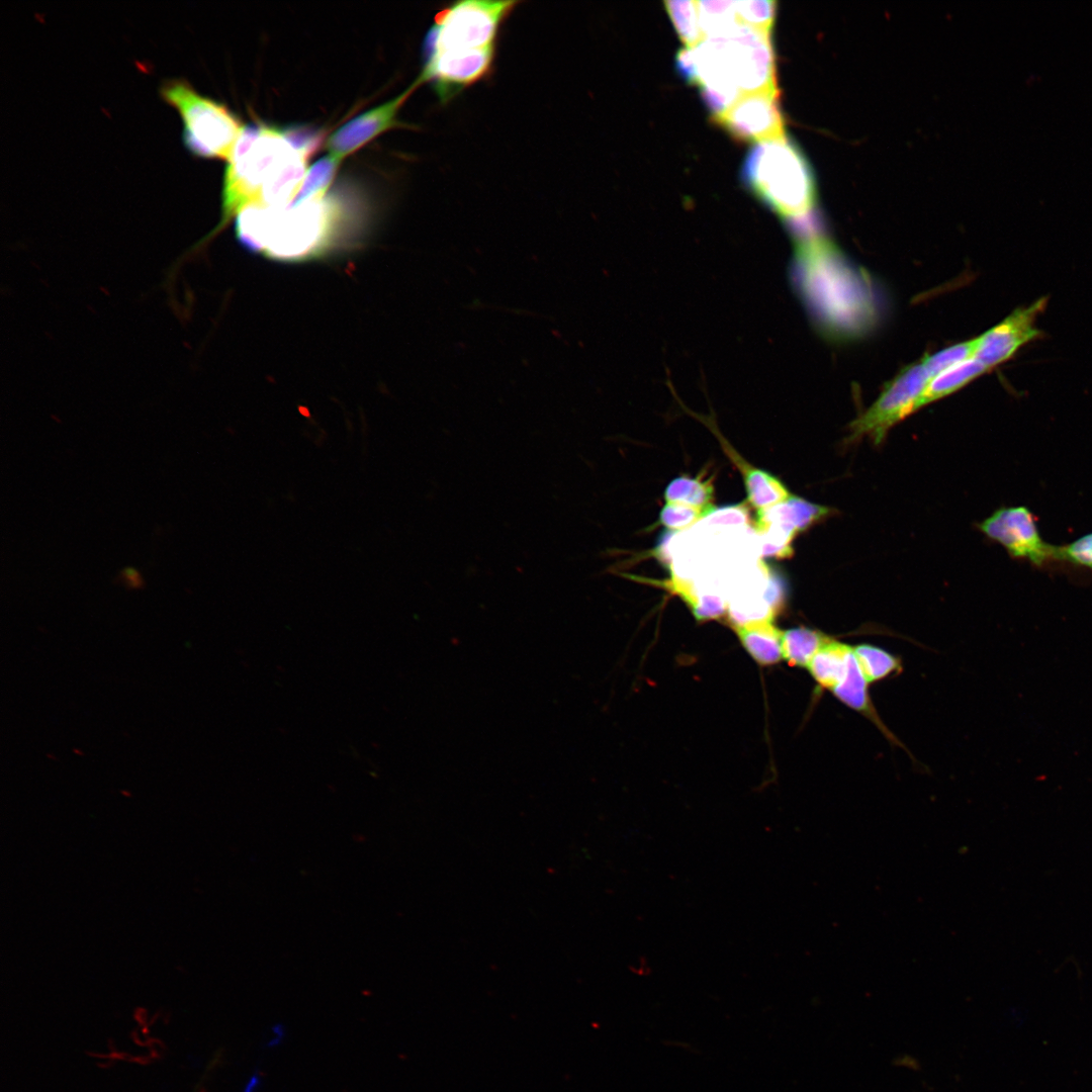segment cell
Instances as JSON below:
<instances>
[{
    "label": "cell",
    "instance_id": "obj_1",
    "mask_svg": "<svg viewBox=\"0 0 1092 1092\" xmlns=\"http://www.w3.org/2000/svg\"><path fill=\"white\" fill-rule=\"evenodd\" d=\"M358 207L347 193L286 207L253 204L236 215L237 240L247 250L281 262L321 259L357 229Z\"/></svg>",
    "mask_w": 1092,
    "mask_h": 1092
},
{
    "label": "cell",
    "instance_id": "obj_2",
    "mask_svg": "<svg viewBox=\"0 0 1092 1092\" xmlns=\"http://www.w3.org/2000/svg\"><path fill=\"white\" fill-rule=\"evenodd\" d=\"M309 158L296 146L287 128L263 122L245 125L228 160L221 219L212 234L249 205L277 208L291 205L303 182Z\"/></svg>",
    "mask_w": 1092,
    "mask_h": 1092
},
{
    "label": "cell",
    "instance_id": "obj_3",
    "mask_svg": "<svg viewBox=\"0 0 1092 1092\" xmlns=\"http://www.w3.org/2000/svg\"><path fill=\"white\" fill-rule=\"evenodd\" d=\"M693 50L700 87L736 100L743 94L778 93L769 31L737 22L724 33L704 37Z\"/></svg>",
    "mask_w": 1092,
    "mask_h": 1092
},
{
    "label": "cell",
    "instance_id": "obj_4",
    "mask_svg": "<svg viewBox=\"0 0 1092 1092\" xmlns=\"http://www.w3.org/2000/svg\"><path fill=\"white\" fill-rule=\"evenodd\" d=\"M740 174L743 184L788 222L811 214L814 177L801 150L786 135L751 147Z\"/></svg>",
    "mask_w": 1092,
    "mask_h": 1092
},
{
    "label": "cell",
    "instance_id": "obj_5",
    "mask_svg": "<svg viewBox=\"0 0 1092 1092\" xmlns=\"http://www.w3.org/2000/svg\"><path fill=\"white\" fill-rule=\"evenodd\" d=\"M160 92L180 113L183 142L191 154L206 159H230L244 127L235 113L203 96L183 79L165 81Z\"/></svg>",
    "mask_w": 1092,
    "mask_h": 1092
},
{
    "label": "cell",
    "instance_id": "obj_6",
    "mask_svg": "<svg viewBox=\"0 0 1092 1092\" xmlns=\"http://www.w3.org/2000/svg\"><path fill=\"white\" fill-rule=\"evenodd\" d=\"M517 1L464 0L441 9L427 32L423 53L496 47L503 23Z\"/></svg>",
    "mask_w": 1092,
    "mask_h": 1092
},
{
    "label": "cell",
    "instance_id": "obj_7",
    "mask_svg": "<svg viewBox=\"0 0 1092 1092\" xmlns=\"http://www.w3.org/2000/svg\"><path fill=\"white\" fill-rule=\"evenodd\" d=\"M929 379L921 362L902 369L874 403L850 423L848 442L868 437L875 445L881 444L895 424L916 412Z\"/></svg>",
    "mask_w": 1092,
    "mask_h": 1092
},
{
    "label": "cell",
    "instance_id": "obj_8",
    "mask_svg": "<svg viewBox=\"0 0 1092 1092\" xmlns=\"http://www.w3.org/2000/svg\"><path fill=\"white\" fill-rule=\"evenodd\" d=\"M495 52L496 47L423 53V68L417 79L431 83L440 101L446 103L492 73Z\"/></svg>",
    "mask_w": 1092,
    "mask_h": 1092
},
{
    "label": "cell",
    "instance_id": "obj_9",
    "mask_svg": "<svg viewBox=\"0 0 1092 1092\" xmlns=\"http://www.w3.org/2000/svg\"><path fill=\"white\" fill-rule=\"evenodd\" d=\"M979 529L1003 546L1011 558L1035 568L1052 567L1054 545L1042 539L1037 519L1027 507H1002L980 523Z\"/></svg>",
    "mask_w": 1092,
    "mask_h": 1092
},
{
    "label": "cell",
    "instance_id": "obj_10",
    "mask_svg": "<svg viewBox=\"0 0 1092 1092\" xmlns=\"http://www.w3.org/2000/svg\"><path fill=\"white\" fill-rule=\"evenodd\" d=\"M713 121L742 142L759 143L786 135L778 93L743 94Z\"/></svg>",
    "mask_w": 1092,
    "mask_h": 1092
},
{
    "label": "cell",
    "instance_id": "obj_11",
    "mask_svg": "<svg viewBox=\"0 0 1092 1092\" xmlns=\"http://www.w3.org/2000/svg\"><path fill=\"white\" fill-rule=\"evenodd\" d=\"M1046 304L1048 298L1041 297L1026 307L1015 309L977 338L974 357L989 370L1011 359L1022 346L1042 336L1035 321Z\"/></svg>",
    "mask_w": 1092,
    "mask_h": 1092
},
{
    "label": "cell",
    "instance_id": "obj_12",
    "mask_svg": "<svg viewBox=\"0 0 1092 1092\" xmlns=\"http://www.w3.org/2000/svg\"><path fill=\"white\" fill-rule=\"evenodd\" d=\"M828 512L826 507L792 494L783 503L758 512L755 526L760 534L766 535L764 554L790 557L795 535L815 524Z\"/></svg>",
    "mask_w": 1092,
    "mask_h": 1092
},
{
    "label": "cell",
    "instance_id": "obj_13",
    "mask_svg": "<svg viewBox=\"0 0 1092 1092\" xmlns=\"http://www.w3.org/2000/svg\"><path fill=\"white\" fill-rule=\"evenodd\" d=\"M422 84L418 79L394 98L371 108L339 127L327 141L329 154L343 159L389 128L400 125L398 111L413 91Z\"/></svg>",
    "mask_w": 1092,
    "mask_h": 1092
},
{
    "label": "cell",
    "instance_id": "obj_14",
    "mask_svg": "<svg viewBox=\"0 0 1092 1092\" xmlns=\"http://www.w3.org/2000/svg\"><path fill=\"white\" fill-rule=\"evenodd\" d=\"M728 457L743 476L747 500L757 512L779 505L791 496L785 484L769 472L744 460L730 445L722 443Z\"/></svg>",
    "mask_w": 1092,
    "mask_h": 1092
},
{
    "label": "cell",
    "instance_id": "obj_15",
    "mask_svg": "<svg viewBox=\"0 0 1092 1092\" xmlns=\"http://www.w3.org/2000/svg\"><path fill=\"white\" fill-rule=\"evenodd\" d=\"M733 630L747 653L761 665H771L783 659L782 630L772 618L733 624Z\"/></svg>",
    "mask_w": 1092,
    "mask_h": 1092
},
{
    "label": "cell",
    "instance_id": "obj_16",
    "mask_svg": "<svg viewBox=\"0 0 1092 1092\" xmlns=\"http://www.w3.org/2000/svg\"><path fill=\"white\" fill-rule=\"evenodd\" d=\"M987 371L990 370L975 357L948 367L929 379L916 411L951 394Z\"/></svg>",
    "mask_w": 1092,
    "mask_h": 1092
},
{
    "label": "cell",
    "instance_id": "obj_17",
    "mask_svg": "<svg viewBox=\"0 0 1092 1092\" xmlns=\"http://www.w3.org/2000/svg\"><path fill=\"white\" fill-rule=\"evenodd\" d=\"M852 647L838 641H827L807 665L819 687L832 691L842 679Z\"/></svg>",
    "mask_w": 1092,
    "mask_h": 1092
},
{
    "label": "cell",
    "instance_id": "obj_18",
    "mask_svg": "<svg viewBox=\"0 0 1092 1092\" xmlns=\"http://www.w3.org/2000/svg\"><path fill=\"white\" fill-rule=\"evenodd\" d=\"M868 684L869 681L859 668L852 649L845 673L831 692L844 705L857 712L864 713L871 719L878 720L869 698Z\"/></svg>",
    "mask_w": 1092,
    "mask_h": 1092
},
{
    "label": "cell",
    "instance_id": "obj_19",
    "mask_svg": "<svg viewBox=\"0 0 1092 1092\" xmlns=\"http://www.w3.org/2000/svg\"><path fill=\"white\" fill-rule=\"evenodd\" d=\"M830 639L823 633L806 627L782 631L783 659L791 665L807 667L818 650Z\"/></svg>",
    "mask_w": 1092,
    "mask_h": 1092
},
{
    "label": "cell",
    "instance_id": "obj_20",
    "mask_svg": "<svg viewBox=\"0 0 1092 1092\" xmlns=\"http://www.w3.org/2000/svg\"><path fill=\"white\" fill-rule=\"evenodd\" d=\"M713 485L712 478L679 476L671 480L665 488L664 499L666 503L684 504L703 510L707 514L712 512Z\"/></svg>",
    "mask_w": 1092,
    "mask_h": 1092
},
{
    "label": "cell",
    "instance_id": "obj_21",
    "mask_svg": "<svg viewBox=\"0 0 1092 1092\" xmlns=\"http://www.w3.org/2000/svg\"><path fill=\"white\" fill-rule=\"evenodd\" d=\"M341 160L328 154L306 171L300 189L291 205L322 199L334 180Z\"/></svg>",
    "mask_w": 1092,
    "mask_h": 1092
},
{
    "label": "cell",
    "instance_id": "obj_22",
    "mask_svg": "<svg viewBox=\"0 0 1092 1092\" xmlns=\"http://www.w3.org/2000/svg\"><path fill=\"white\" fill-rule=\"evenodd\" d=\"M699 23L704 37L724 33L738 21L735 1H697Z\"/></svg>",
    "mask_w": 1092,
    "mask_h": 1092
},
{
    "label": "cell",
    "instance_id": "obj_23",
    "mask_svg": "<svg viewBox=\"0 0 1092 1092\" xmlns=\"http://www.w3.org/2000/svg\"><path fill=\"white\" fill-rule=\"evenodd\" d=\"M667 11L676 32L687 48H695L704 38L699 23V11L697 1L676 0L664 1Z\"/></svg>",
    "mask_w": 1092,
    "mask_h": 1092
},
{
    "label": "cell",
    "instance_id": "obj_24",
    "mask_svg": "<svg viewBox=\"0 0 1092 1092\" xmlns=\"http://www.w3.org/2000/svg\"><path fill=\"white\" fill-rule=\"evenodd\" d=\"M852 649L859 668L869 682L883 679L900 667L899 659L880 647L860 644Z\"/></svg>",
    "mask_w": 1092,
    "mask_h": 1092
},
{
    "label": "cell",
    "instance_id": "obj_25",
    "mask_svg": "<svg viewBox=\"0 0 1092 1092\" xmlns=\"http://www.w3.org/2000/svg\"><path fill=\"white\" fill-rule=\"evenodd\" d=\"M1054 566H1069L1092 572V532L1069 544L1054 545L1052 567Z\"/></svg>",
    "mask_w": 1092,
    "mask_h": 1092
},
{
    "label": "cell",
    "instance_id": "obj_26",
    "mask_svg": "<svg viewBox=\"0 0 1092 1092\" xmlns=\"http://www.w3.org/2000/svg\"><path fill=\"white\" fill-rule=\"evenodd\" d=\"M976 346L977 338L941 349L923 357L920 362L932 378L948 367L974 357Z\"/></svg>",
    "mask_w": 1092,
    "mask_h": 1092
},
{
    "label": "cell",
    "instance_id": "obj_27",
    "mask_svg": "<svg viewBox=\"0 0 1092 1092\" xmlns=\"http://www.w3.org/2000/svg\"><path fill=\"white\" fill-rule=\"evenodd\" d=\"M739 22L765 31H770L775 20L776 2L771 0L735 1Z\"/></svg>",
    "mask_w": 1092,
    "mask_h": 1092
},
{
    "label": "cell",
    "instance_id": "obj_28",
    "mask_svg": "<svg viewBox=\"0 0 1092 1092\" xmlns=\"http://www.w3.org/2000/svg\"><path fill=\"white\" fill-rule=\"evenodd\" d=\"M708 515L701 509L684 504L666 503L659 514V523L668 529H681Z\"/></svg>",
    "mask_w": 1092,
    "mask_h": 1092
},
{
    "label": "cell",
    "instance_id": "obj_29",
    "mask_svg": "<svg viewBox=\"0 0 1092 1092\" xmlns=\"http://www.w3.org/2000/svg\"><path fill=\"white\" fill-rule=\"evenodd\" d=\"M675 68L680 78L690 85H699V75L693 48H682L675 56Z\"/></svg>",
    "mask_w": 1092,
    "mask_h": 1092
},
{
    "label": "cell",
    "instance_id": "obj_30",
    "mask_svg": "<svg viewBox=\"0 0 1092 1092\" xmlns=\"http://www.w3.org/2000/svg\"><path fill=\"white\" fill-rule=\"evenodd\" d=\"M120 582L129 589H141L145 586V579L141 571L133 566L124 567L119 573Z\"/></svg>",
    "mask_w": 1092,
    "mask_h": 1092
}]
</instances>
